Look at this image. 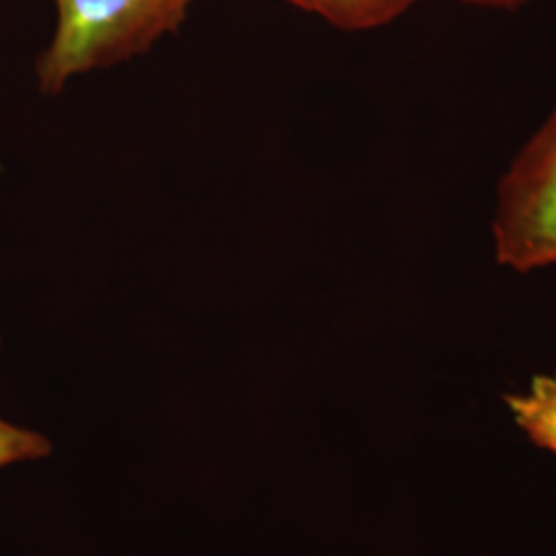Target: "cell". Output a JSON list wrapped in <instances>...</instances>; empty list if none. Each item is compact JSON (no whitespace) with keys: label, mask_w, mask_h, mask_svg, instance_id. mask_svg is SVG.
I'll list each match as a JSON object with an SVG mask.
<instances>
[{"label":"cell","mask_w":556,"mask_h":556,"mask_svg":"<svg viewBox=\"0 0 556 556\" xmlns=\"http://www.w3.org/2000/svg\"><path fill=\"white\" fill-rule=\"evenodd\" d=\"M2 342V340H0ZM52 454L50 439L0 418V468L43 459Z\"/></svg>","instance_id":"5b68a950"},{"label":"cell","mask_w":556,"mask_h":556,"mask_svg":"<svg viewBox=\"0 0 556 556\" xmlns=\"http://www.w3.org/2000/svg\"><path fill=\"white\" fill-rule=\"evenodd\" d=\"M56 29L38 59L41 93L147 52L178 31L192 0H54Z\"/></svg>","instance_id":"6da1fadb"},{"label":"cell","mask_w":556,"mask_h":556,"mask_svg":"<svg viewBox=\"0 0 556 556\" xmlns=\"http://www.w3.org/2000/svg\"><path fill=\"white\" fill-rule=\"evenodd\" d=\"M491 236L505 268L556 266V103L498 181Z\"/></svg>","instance_id":"7a4b0ae2"},{"label":"cell","mask_w":556,"mask_h":556,"mask_svg":"<svg viewBox=\"0 0 556 556\" xmlns=\"http://www.w3.org/2000/svg\"><path fill=\"white\" fill-rule=\"evenodd\" d=\"M303 11L316 13L344 31L378 29L406 11H410L420 0H289Z\"/></svg>","instance_id":"3957f363"},{"label":"cell","mask_w":556,"mask_h":556,"mask_svg":"<svg viewBox=\"0 0 556 556\" xmlns=\"http://www.w3.org/2000/svg\"><path fill=\"white\" fill-rule=\"evenodd\" d=\"M466 4L480 7V9H497V11H516L526 4H530L532 0H462Z\"/></svg>","instance_id":"8992f818"},{"label":"cell","mask_w":556,"mask_h":556,"mask_svg":"<svg viewBox=\"0 0 556 556\" xmlns=\"http://www.w3.org/2000/svg\"><path fill=\"white\" fill-rule=\"evenodd\" d=\"M517 427L536 445L556 454V376H536L526 394L505 397Z\"/></svg>","instance_id":"277c9868"}]
</instances>
